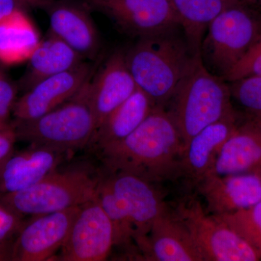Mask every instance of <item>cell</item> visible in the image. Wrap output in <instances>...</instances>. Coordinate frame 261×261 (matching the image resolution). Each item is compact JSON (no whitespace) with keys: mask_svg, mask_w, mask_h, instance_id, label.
<instances>
[{"mask_svg":"<svg viewBox=\"0 0 261 261\" xmlns=\"http://www.w3.org/2000/svg\"><path fill=\"white\" fill-rule=\"evenodd\" d=\"M109 172H126L157 185L178 179L183 143L172 117L155 106L130 135L99 148Z\"/></svg>","mask_w":261,"mask_h":261,"instance_id":"1","label":"cell"},{"mask_svg":"<svg viewBox=\"0 0 261 261\" xmlns=\"http://www.w3.org/2000/svg\"><path fill=\"white\" fill-rule=\"evenodd\" d=\"M181 25L138 38L126 51L127 66L137 88L154 106L166 108L196 57Z\"/></svg>","mask_w":261,"mask_h":261,"instance_id":"2","label":"cell"},{"mask_svg":"<svg viewBox=\"0 0 261 261\" xmlns=\"http://www.w3.org/2000/svg\"><path fill=\"white\" fill-rule=\"evenodd\" d=\"M165 108L177 127L183 148L201 130L237 111L228 82L207 71L200 56Z\"/></svg>","mask_w":261,"mask_h":261,"instance_id":"3","label":"cell"},{"mask_svg":"<svg viewBox=\"0 0 261 261\" xmlns=\"http://www.w3.org/2000/svg\"><path fill=\"white\" fill-rule=\"evenodd\" d=\"M91 80L71 99L50 112L29 121H11L17 140L65 154L91 143L97 129L89 99Z\"/></svg>","mask_w":261,"mask_h":261,"instance_id":"4","label":"cell"},{"mask_svg":"<svg viewBox=\"0 0 261 261\" xmlns=\"http://www.w3.org/2000/svg\"><path fill=\"white\" fill-rule=\"evenodd\" d=\"M260 34V12L243 0H233L207 27L201 44L202 64L225 81Z\"/></svg>","mask_w":261,"mask_h":261,"instance_id":"5","label":"cell"},{"mask_svg":"<svg viewBox=\"0 0 261 261\" xmlns=\"http://www.w3.org/2000/svg\"><path fill=\"white\" fill-rule=\"evenodd\" d=\"M102 204L116 227L134 233L137 250L147 238L154 220L168 209L154 184L126 172H109L101 178Z\"/></svg>","mask_w":261,"mask_h":261,"instance_id":"6","label":"cell"},{"mask_svg":"<svg viewBox=\"0 0 261 261\" xmlns=\"http://www.w3.org/2000/svg\"><path fill=\"white\" fill-rule=\"evenodd\" d=\"M99 181L85 168L56 169L29 188L0 195V201L24 216L58 212L96 198Z\"/></svg>","mask_w":261,"mask_h":261,"instance_id":"7","label":"cell"},{"mask_svg":"<svg viewBox=\"0 0 261 261\" xmlns=\"http://www.w3.org/2000/svg\"><path fill=\"white\" fill-rule=\"evenodd\" d=\"M175 214L185 225L204 261H259L261 254L231 226L209 215L195 197L181 201Z\"/></svg>","mask_w":261,"mask_h":261,"instance_id":"8","label":"cell"},{"mask_svg":"<svg viewBox=\"0 0 261 261\" xmlns=\"http://www.w3.org/2000/svg\"><path fill=\"white\" fill-rule=\"evenodd\" d=\"M114 246L112 222L96 197L80 205L56 260H106Z\"/></svg>","mask_w":261,"mask_h":261,"instance_id":"9","label":"cell"},{"mask_svg":"<svg viewBox=\"0 0 261 261\" xmlns=\"http://www.w3.org/2000/svg\"><path fill=\"white\" fill-rule=\"evenodd\" d=\"M80 206L32 216L15 239L10 261H45L63 246Z\"/></svg>","mask_w":261,"mask_h":261,"instance_id":"10","label":"cell"},{"mask_svg":"<svg viewBox=\"0 0 261 261\" xmlns=\"http://www.w3.org/2000/svg\"><path fill=\"white\" fill-rule=\"evenodd\" d=\"M122 32L137 39L181 25L170 0H88Z\"/></svg>","mask_w":261,"mask_h":261,"instance_id":"11","label":"cell"},{"mask_svg":"<svg viewBox=\"0 0 261 261\" xmlns=\"http://www.w3.org/2000/svg\"><path fill=\"white\" fill-rule=\"evenodd\" d=\"M93 73L94 65L84 61L72 69L40 81L16 99L11 121H29L50 112L78 93Z\"/></svg>","mask_w":261,"mask_h":261,"instance_id":"12","label":"cell"},{"mask_svg":"<svg viewBox=\"0 0 261 261\" xmlns=\"http://www.w3.org/2000/svg\"><path fill=\"white\" fill-rule=\"evenodd\" d=\"M215 216L245 210L261 200V173L207 174L195 187Z\"/></svg>","mask_w":261,"mask_h":261,"instance_id":"13","label":"cell"},{"mask_svg":"<svg viewBox=\"0 0 261 261\" xmlns=\"http://www.w3.org/2000/svg\"><path fill=\"white\" fill-rule=\"evenodd\" d=\"M243 116L238 111L209 125L187 142L180 157L178 178L195 187L208 174L220 149L234 132Z\"/></svg>","mask_w":261,"mask_h":261,"instance_id":"14","label":"cell"},{"mask_svg":"<svg viewBox=\"0 0 261 261\" xmlns=\"http://www.w3.org/2000/svg\"><path fill=\"white\" fill-rule=\"evenodd\" d=\"M49 33L66 43L85 61H94L100 50L97 27L87 8L69 1L48 5Z\"/></svg>","mask_w":261,"mask_h":261,"instance_id":"15","label":"cell"},{"mask_svg":"<svg viewBox=\"0 0 261 261\" xmlns=\"http://www.w3.org/2000/svg\"><path fill=\"white\" fill-rule=\"evenodd\" d=\"M90 81L89 99L97 128L137 90L127 66L125 51L112 53Z\"/></svg>","mask_w":261,"mask_h":261,"instance_id":"16","label":"cell"},{"mask_svg":"<svg viewBox=\"0 0 261 261\" xmlns=\"http://www.w3.org/2000/svg\"><path fill=\"white\" fill-rule=\"evenodd\" d=\"M139 251L152 261H204L185 225L169 207L154 220Z\"/></svg>","mask_w":261,"mask_h":261,"instance_id":"17","label":"cell"},{"mask_svg":"<svg viewBox=\"0 0 261 261\" xmlns=\"http://www.w3.org/2000/svg\"><path fill=\"white\" fill-rule=\"evenodd\" d=\"M65 153L38 146L13 152L0 167V195L25 190L58 169Z\"/></svg>","mask_w":261,"mask_h":261,"instance_id":"18","label":"cell"},{"mask_svg":"<svg viewBox=\"0 0 261 261\" xmlns=\"http://www.w3.org/2000/svg\"><path fill=\"white\" fill-rule=\"evenodd\" d=\"M243 173H261V125L245 116L220 149L208 174Z\"/></svg>","mask_w":261,"mask_h":261,"instance_id":"19","label":"cell"},{"mask_svg":"<svg viewBox=\"0 0 261 261\" xmlns=\"http://www.w3.org/2000/svg\"><path fill=\"white\" fill-rule=\"evenodd\" d=\"M27 61V69L19 83L24 92L44 79L72 69L87 61L66 43L49 32Z\"/></svg>","mask_w":261,"mask_h":261,"instance_id":"20","label":"cell"},{"mask_svg":"<svg viewBox=\"0 0 261 261\" xmlns=\"http://www.w3.org/2000/svg\"><path fill=\"white\" fill-rule=\"evenodd\" d=\"M154 107L150 98L137 88L105 120L91 143L99 149L123 140L145 121Z\"/></svg>","mask_w":261,"mask_h":261,"instance_id":"21","label":"cell"},{"mask_svg":"<svg viewBox=\"0 0 261 261\" xmlns=\"http://www.w3.org/2000/svg\"><path fill=\"white\" fill-rule=\"evenodd\" d=\"M24 10H15L0 19V62L3 64L28 61L40 42L37 30Z\"/></svg>","mask_w":261,"mask_h":261,"instance_id":"22","label":"cell"},{"mask_svg":"<svg viewBox=\"0 0 261 261\" xmlns=\"http://www.w3.org/2000/svg\"><path fill=\"white\" fill-rule=\"evenodd\" d=\"M233 0H170L190 49L200 55L201 44L211 22Z\"/></svg>","mask_w":261,"mask_h":261,"instance_id":"23","label":"cell"},{"mask_svg":"<svg viewBox=\"0 0 261 261\" xmlns=\"http://www.w3.org/2000/svg\"><path fill=\"white\" fill-rule=\"evenodd\" d=\"M231 99L243 108L245 115L261 113V75H252L228 82Z\"/></svg>","mask_w":261,"mask_h":261,"instance_id":"24","label":"cell"},{"mask_svg":"<svg viewBox=\"0 0 261 261\" xmlns=\"http://www.w3.org/2000/svg\"><path fill=\"white\" fill-rule=\"evenodd\" d=\"M23 218L0 201V261L10 260L13 244L25 221Z\"/></svg>","mask_w":261,"mask_h":261,"instance_id":"25","label":"cell"},{"mask_svg":"<svg viewBox=\"0 0 261 261\" xmlns=\"http://www.w3.org/2000/svg\"><path fill=\"white\" fill-rule=\"evenodd\" d=\"M252 75H261V34L243 59L225 79V82H233Z\"/></svg>","mask_w":261,"mask_h":261,"instance_id":"26","label":"cell"},{"mask_svg":"<svg viewBox=\"0 0 261 261\" xmlns=\"http://www.w3.org/2000/svg\"><path fill=\"white\" fill-rule=\"evenodd\" d=\"M216 216L239 233L247 230L261 228V200L250 208Z\"/></svg>","mask_w":261,"mask_h":261,"instance_id":"27","label":"cell"},{"mask_svg":"<svg viewBox=\"0 0 261 261\" xmlns=\"http://www.w3.org/2000/svg\"><path fill=\"white\" fill-rule=\"evenodd\" d=\"M18 88L0 68V129L10 126Z\"/></svg>","mask_w":261,"mask_h":261,"instance_id":"28","label":"cell"},{"mask_svg":"<svg viewBox=\"0 0 261 261\" xmlns=\"http://www.w3.org/2000/svg\"><path fill=\"white\" fill-rule=\"evenodd\" d=\"M16 141V135L11 125L0 129V167L10 154L14 152V145Z\"/></svg>","mask_w":261,"mask_h":261,"instance_id":"29","label":"cell"},{"mask_svg":"<svg viewBox=\"0 0 261 261\" xmlns=\"http://www.w3.org/2000/svg\"><path fill=\"white\" fill-rule=\"evenodd\" d=\"M27 6L20 0H0V19L15 10L25 9Z\"/></svg>","mask_w":261,"mask_h":261,"instance_id":"30","label":"cell"},{"mask_svg":"<svg viewBox=\"0 0 261 261\" xmlns=\"http://www.w3.org/2000/svg\"><path fill=\"white\" fill-rule=\"evenodd\" d=\"M240 234L261 254V228L247 230Z\"/></svg>","mask_w":261,"mask_h":261,"instance_id":"31","label":"cell"},{"mask_svg":"<svg viewBox=\"0 0 261 261\" xmlns=\"http://www.w3.org/2000/svg\"><path fill=\"white\" fill-rule=\"evenodd\" d=\"M27 8H46L54 0H20Z\"/></svg>","mask_w":261,"mask_h":261,"instance_id":"32","label":"cell"},{"mask_svg":"<svg viewBox=\"0 0 261 261\" xmlns=\"http://www.w3.org/2000/svg\"><path fill=\"white\" fill-rule=\"evenodd\" d=\"M243 1L261 13V0H243Z\"/></svg>","mask_w":261,"mask_h":261,"instance_id":"33","label":"cell"},{"mask_svg":"<svg viewBox=\"0 0 261 261\" xmlns=\"http://www.w3.org/2000/svg\"><path fill=\"white\" fill-rule=\"evenodd\" d=\"M245 116L261 125V113L256 115H252V116H247V115H245Z\"/></svg>","mask_w":261,"mask_h":261,"instance_id":"34","label":"cell"}]
</instances>
